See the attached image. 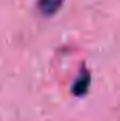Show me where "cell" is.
Here are the masks:
<instances>
[{"instance_id": "cell-1", "label": "cell", "mask_w": 120, "mask_h": 121, "mask_svg": "<svg viewBox=\"0 0 120 121\" xmlns=\"http://www.w3.org/2000/svg\"><path fill=\"white\" fill-rule=\"evenodd\" d=\"M64 0H38L39 9L45 14H53L60 9Z\"/></svg>"}]
</instances>
